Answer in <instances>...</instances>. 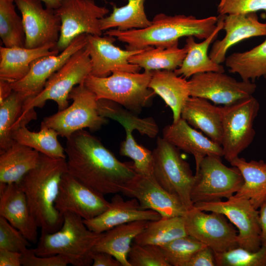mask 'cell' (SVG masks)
Listing matches in <instances>:
<instances>
[{
	"instance_id": "cell-1",
	"label": "cell",
	"mask_w": 266,
	"mask_h": 266,
	"mask_svg": "<svg viewBox=\"0 0 266 266\" xmlns=\"http://www.w3.org/2000/svg\"><path fill=\"white\" fill-rule=\"evenodd\" d=\"M66 139L67 172L103 196L121 193L138 175L133 162H121L85 130L77 131Z\"/></svg>"
},
{
	"instance_id": "cell-2",
	"label": "cell",
	"mask_w": 266,
	"mask_h": 266,
	"mask_svg": "<svg viewBox=\"0 0 266 266\" xmlns=\"http://www.w3.org/2000/svg\"><path fill=\"white\" fill-rule=\"evenodd\" d=\"M66 159L40 153L37 166L17 183L24 192L31 212L41 233H54L61 227L63 216L55 207Z\"/></svg>"
},
{
	"instance_id": "cell-3",
	"label": "cell",
	"mask_w": 266,
	"mask_h": 266,
	"mask_svg": "<svg viewBox=\"0 0 266 266\" xmlns=\"http://www.w3.org/2000/svg\"><path fill=\"white\" fill-rule=\"evenodd\" d=\"M218 20L216 16L198 19L192 15L159 13L145 28L128 31L113 29L105 31V34L126 43L127 49L130 50L167 47L178 43L179 39L183 37L206 38L215 30Z\"/></svg>"
},
{
	"instance_id": "cell-4",
	"label": "cell",
	"mask_w": 266,
	"mask_h": 266,
	"mask_svg": "<svg viewBox=\"0 0 266 266\" xmlns=\"http://www.w3.org/2000/svg\"><path fill=\"white\" fill-rule=\"evenodd\" d=\"M63 216L60 229L54 233H41L33 251L40 256L61 255L74 266L92 265L93 249L103 233L89 230L83 219L74 213L66 212Z\"/></svg>"
},
{
	"instance_id": "cell-5",
	"label": "cell",
	"mask_w": 266,
	"mask_h": 266,
	"mask_svg": "<svg viewBox=\"0 0 266 266\" xmlns=\"http://www.w3.org/2000/svg\"><path fill=\"white\" fill-rule=\"evenodd\" d=\"M92 65L85 47L72 55L66 62L47 80L42 90L33 98L25 101L22 113L13 130L36 119V107H42L48 100L54 101L58 111L68 106V96L73 88L83 84L91 74Z\"/></svg>"
},
{
	"instance_id": "cell-6",
	"label": "cell",
	"mask_w": 266,
	"mask_h": 266,
	"mask_svg": "<svg viewBox=\"0 0 266 266\" xmlns=\"http://www.w3.org/2000/svg\"><path fill=\"white\" fill-rule=\"evenodd\" d=\"M151 71L142 73L116 70L106 77L90 74L84 84L97 100L114 101L137 114L148 106L155 93L149 87Z\"/></svg>"
},
{
	"instance_id": "cell-7",
	"label": "cell",
	"mask_w": 266,
	"mask_h": 266,
	"mask_svg": "<svg viewBox=\"0 0 266 266\" xmlns=\"http://www.w3.org/2000/svg\"><path fill=\"white\" fill-rule=\"evenodd\" d=\"M152 154L155 180L165 190L177 196L187 210L192 209L194 204L191 193L195 174L189 164L182 158L179 149L158 137Z\"/></svg>"
},
{
	"instance_id": "cell-8",
	"label": "cell",
	"mask_w": 266,
	"mask_h": 266,
	"mask_svg": "<svg viewBox=\"0 0 266 266\" xmlns=\"http://www.w3.org/2000/svg\"><path fill=\"white\" fill-rule=\"evenodd\" d=\"M68 100H72L70 105L45 117L40 127L51 128L67 138L77 131L85 128L96 131L107 124L106 118L99 112L96 95L84 84L73 88Z\"/></svg>"
},
{
	"instance_id": "cell-9",
	"label": "cell",
	"mask_w": 266,
	"mask_h": 266,
	"mask_svg": "<svg viewBox=\"0 0 266 266\" xmlns=\"http://www.w3.org/2000/svg\"><path fill=\"white\" fill-rule=\"evenodd\" d=\"M221 157L207 156L196 166L195 181L191 198L193 204L228 199L235 195L243 183V177L235 166L223 164Z\"/></svg>"
},
{
	"instance_id": "cell-10",
	"label": "cell",
	"mask_w": 266,
	"mask_h": 266,
	"mask_svg": "<svg viewBox=\"0 0 266 266\" xmlns=\"http://www.w3.org/2000/svg\"><path fill=\"white\" fill-rule=\"evenodd\" d=\"M260 109L253 96L222 106L223 157L231 162L252 142L255 132L253 123Z\"/></svg>"
},
{
	"instance_id": "cell-11",
	"label": "cell",
	"mask_w": 266,
	"mask_h": 266,
	"mask_svg": "<svg viewBox=\"0 0 266 266\" xmlns=\"http://www.w3.org/2000/svg\"><path fill=\"white\" fill-rule=\"evenodd\" d=\"M61 27L56 49L62 51L81 34L101 35L100 20L109 12L94 0H65L55 10Z\"/></svg>"
},
{
	"instance_id": "cell-12",
	"label": "cell",
	"mask_w": 266,
	"mask_h": 266,
	"mask_svg": "<svg viewBox=\"0 0 266 266\" xmlns=\"http://www.w3.org/2000/svg\"><path fill=\"white\" fill-rule=\"evenodd\" d=\"M194 207L224 215L237 229L239 247L251 251L261 248L259 211L248 199L234 195L226 201L197 202Z\"/></svg>"
},
{
	"instance_id": "cell-13",
	"label": "cell",
	"mask_w": 266,
	"mask_h": 266,
	"mask_svg": "<svg viewBox=\"0 0 266 266\" xmlns=\"http://www.w3.org/2000/svg\"><path fill=\"white\" fill-rule=\"evenodd\" d=\"M183 217L188 235L214 252H222L239 246L238 232L223 214L193 207Z\"/></svg>"
},
{
	"instance_id": "cell-14",
	"label": "cell",
	"mask_w": 266,
	"mask_h": 266,
	"mask_svg": "<svg viewBox=\"0 0 266 266\" xmlns=\"http://www.w3.org/2000/svg\"><path fill=\"white\" fill-rule=\"evenodd\" d=\"M189 84L191 97L224 105L253 96L257 88L251 81H239L224 72L215 71L195 74Z\"/></svg>"
},
{
	"instance_id": "cell-15",
	"label": "cell",
	"mask_w": 266,
	"mask_h": 266,
	"mask_svg": "<svg viewBox=\"0 0 266 266\" xmlns=\"http://www.w3.org/2000/svg\"><path fill=\"white\" fill-rule=\"evenodd\" d=\"M21 14L25 34V47L34 48L59 40L61 22L55 10L44 8L39 0H15Z\"/></svg>"
},
{
	"instance_id": "cell-16",
	"label": "cell",
	"mask_w": 266,
	"mask_h": 266,
	"mask_svg": "<svg viewBox=\"0 0 266 266\" xmlns=\"http://www.w3.org/2000/svg\"><path fill=\"white\" fill-rule=\"evenodd\" d=\"M109 204L110 201L103 195L79 181L67 172L63 175L55 201V207L62 216L69 212L83 220H89L104 212Z\"/></svg>"
},
{
	"instance_id": "cell-17",
	"label": "cell",
	"mask_w": 266,
	"mask_h": 266,
	"mask_svg": "<svg viewBox=\"0 0 266 266\" xmlns=\"http://www.w3.org/2000/svg\"><path fill=\"white\" fill-rule=\"evenodd\" d=\"M121 193L137 200L141 209L155 211L161 218L183 216L188 211L180 200L161 186L153 175H138Z\"/></svg>"
},
{
	"instance_id": "cell-18",
	"label": "cell",
	"mask_w": 266,
	"mask_h": 266,
	"mask_svg": "<svg viewBox=\"0 0 266 266\" xmlns=\"http://www.w3.org/2000/svg\"><path fill=\"white\" fill-rule=\"evenodd\" d=\"M86 42L87 34H81L58 54L36 59L32 63L31 69L25 77L11 83L13 90L18 93L24 101L33 98L42 90L49 78L72 55L85 47Z\"/></svg>"
},
{
	"instance_id": "cell-19",
	"label": "cell",
	"mask_w": 266,
	"mask_h": 266,
	"mask_svg": "<svg viewBox=\"0 0 266 266\" xmlns=\"http://www.w3.org/2000/svg\"><path fill=\"white\" fill-rule=\"evenodd\" d=\"M116 38L106 35L87 34L85 48L88 50L92 65L91 74L97 77H106L116 70L139 72L141 68L131 64L130 58L144 49L124 50L115 46Z\"/></svg>"
},
{
	"instance_id": "cell-20",
	"label": "cell",
	"mask_w": 266,
	"mask_h": 266,
	"mask_svg": "<svg viewBox=\"0 0 266 266\" xmlns=\"http://www.w3.org/2000/svg\"><path fill=\"white\" fill-rule=\"evenodd\" d=\"M0 216L18 230L30 242H37L38 227L18 184L0 183Z\"/></svg>"
},
{
	"instance_id": "cell-21",
	"label": "cell",
	"mask_w": 266,
	"mask_h": 266,
	"mask_svg": "<svg viewBox=\"0 0 266 266\" xmlns=\"http://www.w3.org/2000/svg\"><path fill=\"white\" fill-rule=\"evenodd\" d=\"M223 28L225 36L214 42L209 54L214 62L221 64L225 62L228 49L245 39L266 36V23L259 21L256 12L223 15Z\"/></svg>"
},
{
	"instance_id": "cell-22",
	"label": "cell",
	"mask_w": 266,
	"mask_h": 266,
	"mask_svg": "<svg viewBox=\"0 0 266 266\" xmlns=\"http://www.w3.org/2000/svg\"><path fill=\"white\" fill-rule=\"evenodd\" d=\"M161 218L157 212L140 208L135 199L125 200L119 194L112 198L108 207L98 216L83 220L87 228L97 233H104L115 227L137 221H152Z\"/></svg>"
},
{
	"instance_id": "cell-23",
	"label": "cell",
	"mask_w": 266,
	"mask_h": 266,
	"mask_svg": "<svg viewBox=\"0 0 266 266\" xmlns=\"http://www.w3.org/2000/svg\"><path fill=\"white\" fill-rule=\"evenodd\" d=\"M163 138L179 149L193 155L196 166L206 156L223 157L221 145L203 135L181 117L164 128Z\"/></svg>"
},
{
	"instance_id": "cell-24",
	"label": "cell",
	"mask_w": 266,
	"mask_h": 266,
	"mask_svg": "<svg viewBox=\"0 0 266 266\" xmlns=\"http://www.w3.org/2000/svg\"><path fill=\"white\" fill-rule=\"evenodd\" d=\"M55 44L27 48L25 47H0V79L10 83L18 81L29 73L32 63L44 56L56 55L59 51Z\"/></svg>"
},
{
	"instance_id": "cell-25",
	"label": "cell",
	"mask_w": 266,
	"mask_h": 266,
	"mask_svg": "<svg viewBox=\"0 0 266 266\" xmlns=\"http://www.w3.org/2000/svg\"><path fill=\"white\" fill-rule=\"evenodd\" d=\"M181 117L221 145L222 106L214 105L205 99L190 97L182 108Z\"/></svg>"
},
{
	"instance_id": "cell-26",
	"label": "cell",
	"mask_w": 266,
	"mask_h": 266,
	"mask_svg": "<svg viewBox=\"0 0 266 266\" xmlns=\"http://www.w3.org/2000/svg\"><path fill=\"white\" fill-rule=\"evenodd\" d=\"M149 87L169 107L172 122H177L181 118L184 105L191 97L189 81L174 71L155 70L151 71Z\"/></svg>"
},
{
	"instance_id": "cell-27",
	"label": "cell",
	"mask_w": 266,
	"mask_h": 266,
	"mask_svg": "<svg viewBox=\"0 0 266 266\" xmlns=\"http://www.w3.org/2000/svg\"><path fill=\"white\" fill-rule=\"evenodd\" d=\"M218 17L215 30L202 42L197 43L194 36L187 37L184 46L187 50V54L181 66L174 71L177 75L187 78L199 73L225 72L223 66L212 60L208 54L210 45L215 40L219 32L223 30V15H219Z\"/></svg>"
},
{
	"instance_id": "cell-28",
	"label": "cell",
	"mask_w": 266,
	"mask_h": 266,
	"mask_svg": "<svg viewBox=\"0 0 266 266\" xmlns=\"http://www.w3.org/2000/svg\"><path fill=\"white\" fill-rule=\"evenodd\" d=\"M149 222L148 221L132 222L117 226L103 233L93 251L107 253L119 261L122 266H131L128 256L132 242Z\"/></svg>"
},
{
	"instance_id": "cell-29",
	"label": "cell",
	"mask_w": 266,
	"mask_h": 266,
	"mask_svg": "<svg viewBox=\"0 0 266 266\" xmlns=\"http://www.w3.org/2000/svg\"><path fill=\"white\" fill-rule=\"evenodd\" d=\"M0 183L17 184L29 171L35 167L40 153L14 141L0 152Z\"/></svg>"
},
{
	"instance_id": "cell-30",
	"label": "cell",
	"mask_w": 266,
	"mask_h": 266,
	"mask_svg": "<svg viewBox=\"0 0 266 266\" xmlns=\"http://www.w3.org/2000/svg\"><path fill=\"white\" fill-rule=\"evenodd\" d=\"M240 171L243 183L234 195L248 199L258 209L266 200V163L263 160L247 162L239 157L230 162Z\"/></svg>"
},
{
	"instance_id": "cell-31",
	"label": "cell",
	"mask_w": 266,
	"mask_h": 266,
	"mask_svg": "<svg viewBox=\"0 0 266 266\" xmlns=\"http://www.w3.org/2000/svg\"><path fill=\"white\" fill-rule=\"evenodd\" d=\"M187 54L185 47L178 43L167 47H149L131 56V64L138 66L145 71L167 70L174 71L179 68Z\"/></svg>"
},
{
	"instance_id": "cell-32",
	"label": "cell",
	"mask_w": 266,
	"mask_h": 266,
	"mask_svg": "<svg viewBox=\"0 0 266 266\" xmlns=\"http://www.w3.org/2000/svg\"><path fill=\"white\" fill-rule=\"evenodd\" d=\"M225 64L229 71L237 73L242 80L254 82L261 77L266 79V39L250 50L232 54Z\"/></svg>"
},
{
	"instance_id": "cell-33",
	"label": "cell",
	"mask_w": 266,
	"mask_h": 266,
	"mask_svg": "<svg viewBox=\"0 0 266 266\" xmlns=\"http://www.w3.org/2000/svg\"><path fill=\"white\" fill-rule=\"evenodd\" d=\"M145 0H128L127 4L117 7L113 5L112 12L100 21L103 32L116 29L120 31L145 28L151 21L146 15L144 9Z\"/></svg>"
},
{
	"instance_id": "cell-34",
	"label": "cell",
	"mask_w": 266,
	"mask_h": 266,
	"mask_svg": "<svg viewBox=\"0 0 266 266\" xmlns=\"http://www.w3.org/2000/svg\"><path fill=\"white\" fill-rule=\"evenodd\" d=\"M59 134L54 130L40 127L38 132L30 131L26 126H20L12 132L14 141L31 147L48 156L66 159L65 148L58 139Z\"/></svg>"
},
{
	"instance_id": "cell-35",
	"label": "cell",
	"mask_w": 266,
	"mask_h": 266,
	"mask_svg": "<svg viewBox=\"0 0 266 266\" xmlns=\"http://www.w3.org/2000/svg\"><path fill=\"white\" fill-rule=\"evenodd\" d=\"M187 235L183 216L161 218L149 221L133 241L140 245L151 244L161 247Z\"/></svg>"
},
{
	"instance_id": "cell-36",
	"label": "cell",
	"mask_w": 266,
	"mask_h": 266,
	"mask_svg": "<svg viewBox=\"0 0 266 266\" xmlns=\"http://www.w3.org/2000/svg\"><path fill=\"white\" fill-rule=\"evenodd\" d=\"M98 108L101 116L118 122L123 127L129 126L150 138L158 134V126L152 117L140 118L121 105L105 99L98 100Z\"/></svg>"
},
{
	"instance_id": "cell-37",
	"label": "cell",
	"mask_w": 266,
	"mask_h": 266,
	"mask_svg": "<svg viewBox=\"0 0 266 266\" xmlns=\"http://www.w3.org/2000/svg\"><path fill=\"white\" fill-rule=\"evenodd\" d=\"M15 0H0V37L4 46L25 47L22 17L17 13Z\"/></svg>"
},
{
	"instance_id": "cell-38",
	"label": "cell",
	"mask_w": 266,
	"mask_h": 266,
	"mask_svg": "<svg viewBox=\"0 0 266 266\" xmlns=\"http://www.w3.org/2000/svg\"><path fill=\"white\" fill-rule=\"evenodd\" d=\"M24 101L20 94L13 90L0 104V152L8 149L14 142L12 132L22 113Z\"/></svg>"
},
{
	"instance_id": "cell-39",
	"label": "cell",
	"mask_w": 266,
	"mask_h": 266,
	"mask_svg": "<svg viewBox=\"0 0 266 266\" xmlns=\"http://www.w3.org/2000/svg\"><path fill=\"white\" fill-rule=\"evenodd\" d=\"M124 128L126 137L120 144V155L133 160L135 171L139 175L153 176L152 152L136 142L132 134L134 130L132 128L126 126Z\"/></svg>"
},
{
	"instance_id": "cell-40",
	"label": "cell",
	"mask_w": 266,
	"mask_h": 266,
	"mask_svg": "<svg viewBox=\"0 0 266 266\" xmlns=\"http://www.w3.org/2000/svg\"><path fill=\"white\" fill-rule=\"evenodd\" d=\"M205 246L194 237L187 235L160 248L170 266H187L195 254Z\"/></svg>"
},
{
	"instance_id": "cell-41",
	"label": "cell",
	"mask_w": 266,
	"mask_h": 266,
	"mask_svg": "<svg viewBox=\"0 0 266 266\" xmlns=\"http://www.w3.org/2000/svg\"><path fill=\"white\" fill-rule=\"evenodd\" d=\"M217 266H266V247L256 251L238 246L214 252Z\"/></svg>"
},
{
	"instance_id": "cell-42",
	"label": "cell",
	"mask_w": 266,
	"mask_h": 266,
	"mask_svg": "<svg viewBox=\"0 0 266 266\" xmlns=\"http://www.w3.org/2000/svg\"><path fill=\"white\" fill-rule=\"evenodd\" d=\"M131 266H170L160 247L132 244L128 254Z\"/></svg>"
},
{
	"instance_id": "cell-43",
	"label": "cell",
	"mask_w": 266,
	"mask_h": 266,
	"mask_svg": "<svg viewBox=\"0 0 266 266\" xmlns=\"http://www.w3.org/2000/svg\"><path fill=\"white\" fill-rule=\"evenodd\" d=\"M30 242L5 218L0 216V249L24 254L27 252Z\"/></svg>"
},
{
	"instance_id": "cell-44",
	"label": "cell",
	"mask_w": 266,
	"mask_h": 266,
	"mask_svg": "<svg viewBox=\"0 0 266 266\" xmlns=\"http://www.w3.org/2000/svg\"><path fill=\"white\" fill-rule=\"evenodd\" d=\"M266 11V0H220L217 6L219 15L245 14Z\"/></svg>"
},
{
	"instance_id": "cell-45",
	"label": "cell",
	"mask_w": 266,
	"mask_h": 266,
	"mask_svg": "<svg viewBox=\"0 0 266 266\" xmlns=\"http://www.w3.org/2000/svg\"><path fill=\"white\" fill-rule=\"evenodd\" d=\"M21 261L24 266H66L69 264L67 259L61 255L37 256L32 249L22 254Z\"/></svg>"
},
{
	"instance_id": "cell-46",
	"label": "cell",
	"mask_w": 266,
	"mask_h": 266,
	"mask_svg": "<svg viewBox=\"0 0 266 266\" xmlns=\"http://www.w3.org/2000/svg\"><path fill=\"white\" fill-rule=\"evenodd\" d=\"M217 266L214 252L205 246L198 251L188 263L187 266Z\"/></svg>"
},
{
	"instance_id": "cell-47",
	"label": "cell",
	"mask_w": 266,
	"mask_h": 266,
	"mask_svg": "<svg viewBox=\"0 0 266 266\" xmlns=\"http://www.w3.org/2000/svg\"><path fill=\"white\" fill-rule=\"evenodd\" d=\"M92 259L93 266H122L119 261L106 252L93 251Z\"/></svg>"
},
{
	"instance_id": "cell-48",
	"label": "cell",
	"mask_w": 266,
	"mask_h": 266,
	"mask_svg": "<svg viewBox=\"0 0 266 266\" xmlns=\"http://www.w3.org/2000/svg\"><path fill=\"white\" fill-rule=\"evenodd\" d=\"M22 254L6 249H0V266H20Z\"/></svg>"
},
{
	"instance_id": "cell-49",
	"label": "cell",
	"mask_w": 266,
	"mask_h": 266,
	"mask_svg": "<svg viewBox=\"0 0 266 266\" xmlns=\"http://www.w3.org/2000/svg\"><path fill=\"white\" fill-rule=\"evenodd\" d=\"M259 224L261 229V246L266 247V200L259 207Z\"/></svg>"
},
{
	"instance_id": "cell-50",
	"label": "cell",
	"mask_w": 266,
	"mask_h": 266,
	"mask_svg": "<svg viewBox=\"0 0 266 266\" xmlns=\"http://www.w3.org/2000/svg\"><path fill=\"white\" fill-rule=\"evenodd\" d=\"M12 91L11 83L0 79V104L10 95Z\"/></svg>"
},
{
	"instance_id": "cell-51",
	"label": "cell",
	"mask_w": 266,
	"mask_h": 266,
	"mask_svg": "<svg viewBox=\"0 0 266 266\" xmlns=\"http://www.w3.org/2000/svg\"><path fill=\"white\" fill-rule=\"evenodd\" d=\"M45 7L53 10L58 8L65 0H39Z\"/></svg>"
}]
</instances>
